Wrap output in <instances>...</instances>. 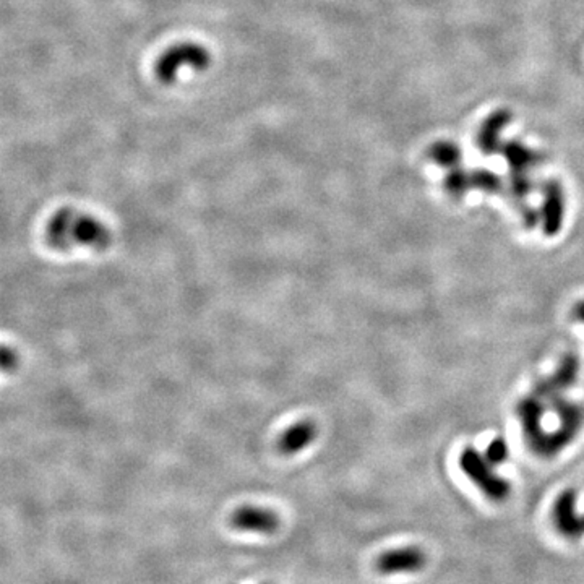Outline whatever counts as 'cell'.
<instances>
[{
	"instance_id": "1",
	"label": "cell",
	"mask_w": 584,
	"mask_h": 584,
	"mask_svg": "<svg viewBox=\"0 0 584 584\" xmlns=\"http://www.w3.org/2000/svg\"><path fill=\"white\" fill-rule=\"evenodd\" d=\"M46 240L49 247L59 252H68L75 247L105 252L112 242V236L107 226L102 225L97 217L75 210L72 206H65L54 213L49 220Z\"/></svg>"
},
{
	"instance_id": "2",
	"label": "cell",
	"mask_w": 584,
	"mask_h": 584,
	"mask_svg": "<svg viewBox=\"0 0 584 584\" xmlns=\"http://www.w3.org/2000/svg\"><path fill=\"white\" fill-rule=\"evenodd\" d=\"M549 406L556 414L560 420V427L555 432H547L539 443L531 450L540 458H554L559 455L561 450L573 443L576 435L580 434L581 427L584 425V406L580 403L570 401L561 395L552 398L549 401Z\"/></svg>"
},
{
	"instance_id": "3",
	"label": "cell",
	"mask_w": 584,
	"mask_h": 584,
	"mask_svg": "<svg viewBox=\"0 0 584 584\" xmlns=\"http://www.w3.org/2000/svg\"><path fill=\"white\" fill-rule=\"evenodd\" d=\"M210 52L196 42H179L169 47L162 56L157 59L155 72L157 80L165 85H174L179 80L180 73L192 70L201 72L208 68Z\"/></svg>"
},
{
	"instance_id": "4",
	"label": "cell",
	"mask_w": 584,
	"mask_h": 584,
	"mask_svg": "<svg viewBox=\"0 0 584 584\" xmlns=\"http://www.w3.org/2000/svg\"><path fill=\"white\" fill-rule=\"evenodd\" d=\"M460 467L474 485L482 490L487 499L501 501L511 492V485L505 477L495 472V466L490 465L485 455L474 446H466L460 455Z\"/></svg>"
},
{
	"instance_id": "5",
	"label": "cell",
	"mask_w": 584,
	"mask_h": 584,
	"mask_svg": "<svg viewBox=\"0 0 584 584\" xmlns=\"http://www.w3.org/2000/svg\"><path fill=\"white\" fill-rule=\"evenodd\" d=\"M566 201L564 185L560 180L549 179L542 187V206H540V216H542V231L547 237L559 236L565 221Z\"/></svg>"
},
{
	"instance_id": "6",
	"label": "cell",
	"mask_w": 584,
	"mask_h": 584,
	"mask_svg": "<svg viewBox=\"0 0 584 584\" xmlns=\"http://www.w3.org/2000/svg\"><path fill=\"white\" fill-rule=\"evenodd\" d=\"M578 375H580V359H578L576 354H565L552 375L536 381L532 390L534 395L539 396L540 400L550 401L552 398L561 395L565 390L575 385Z\"/></svg>"
},
{
	"instance_id": "7",
	"label": "cell",
	"mask_w": 584,
	"mask_h": 584,
	"mask_svg": "<svg viewBox=\"0 0 584 584\" xmlns=\"http://www.w3.org/2000/svg\"><path fill=\"white\" fill-rule=\"evenodd\" d=\"M229 525L236 531L265 534L271 536L281 526V520L276 511L256 505H242L229 518Z\"/></svg>"
},
{
	"instance_id": "8",
	"label": "cell",
	"mask_w": 584,
	"mask_h": 584,
	"mask_svg": "<svg viewBox=\"0 0 584 584\" xmlns=\"http://www.w3.org/2000/svg\"><path fill=\"white\" fill-rule=\"evenodd\" d=\"M576 503L578 494L575 489H565L554 501L552 521L564 537L580 539L584 536V515H578Z\"/></svg>"
},
{
	"instance_id": "9",
	"label": "cell",
	"mask_w": 584,
	"mask_h": 584,
	"mask_svg": "<svg viewBox=\"0 0 584 584\" xmlns=\"http://www.w3.org/2000/svg\"><path fill=\"white\" fill-rule=\"evenodd\" d=\"M427 564V556L419 547H401L386 550L376 559V570L381 575H400V573H416Z\"/></svg>"
},
{
	"instance_id": "10",
	"label": "cell",
	"mask_w": 584,
	"mask_h": 584,
	"mask_svg": "<svg viewBox=\"0 0 584 584\" xmlns=\"http://www.w3.org/2000/svg\"><path fill=\"white\" fill-rule=\"evenodd\" d=\"M516 416L521 422L523 435H525L529 450H532L539 443L540 439L547 434L542 425L545 416L544 400H540L536 395L523 398L516 405Z\"/></svg>"
},
{
	"instance_id": "11",
	"label": "cell",
	"mask_w": 584,
	"mask_h": 584,
	"mask_svg": "<svg viewBox=\"0 0 584 584\" xmlns=\"http://www.w3.org/2000/svg\"><path fill=\"white\" fill-rule=\"evenodd\" d=\"M511 120L513 114L508 109H496L485 117L476 135V146L484 155L490 156L501 150V145H503L501 133L511 124Z\"/></svg>"
},
{
	"instance_id": "12",
	"label": "cell",
	"mask_w": 584,
	"mask_h": 584,
	"mask_svg": "<svg viewBox=\"0 0 584 584\" xmlns=\"http://www.w3.org/2000/svg\"><path fill=\"white\" fill-rule=\"evenodd\" d=\"M318 435V429H316V424L310 419H302L294 422L280 435L278 439L276 448L281 455L285 456H292L297 455L302 450L307 448L314 443V440Z\"/></svg>"
},
{
	"instance_id": "13",
	"label": "cell",
	"mask_w": 584,
	"mask_h": 584,
	"mask_svg": "<svg viewBox=\"0 0 584 584\" xmlns=\"http://www.w3.org/2000/svg\"><path fill=\"white\" fill-rule=\"evenodd\" d=\"M501 156L510 166L511 171H531L534 166H537L542 161V155L526 146L523 141L508 140L501 145Z\"/></svg>"
},
{
	"instance_id": "14",
	"label": "cell",
	"mask_w": 584,
	"mask_h": 584,
	"mask_svg": "<svg viewBox=\"0 0 584 584\" xmlns=\"http://www.w3.org/2000/svg\"><path fill=\"white\" fill-rule=\"evenodd\" d=\"M427 157L436 166L453 169L461 165L463 150L460 145L451 140H436L429 146Z\"/></svg>"
},
{
	"instance_id": "15",
	"label": "cell",
	"mask_w": 584,
	"mask_h": 584,
	"mask_svg": "<svg viewBox=\"0 0 584 584\" xmlns=\"http://www.w3.org/2000/svg\"><path fill=\"white\" fill-rule=\"evenodd\" d=\"M443 189L451 198H463L471 190V174L460 166L450 169L443 179Z\"/></svg>"
},
{
	"instance_id": "16",
	"label": "cell",
	"mask_w": 584,
	"mask_h": 584,
	"mask_svg": "<svg viewBox=\"0 0 584 584\" xmlns=\"http://www.w3.org/2000/svg\"><path fill=\"white\" fill-rule=\"evenodd\" d=\"M471 174V189L482 190L485 193H499L503 190V179L487 167H476Z\"/></svg>"
},
{
	"instance_id": "17",
	"label": "cell",
	"mask_w": 584,
	"mask_h": 584,
	"mask_svg": "<svg viewBox=\"0 0 584 584\" xmlns=\"http://www.w3.org/2000/svg\"><path fill=\"white\" fill-rule=\"evenodd\" d=\"M534 182L529 177L528 171H511L510 182H508V192L515 200H525L526 196L532 192Z\"/></svg>"
},
{
	"instance_id": "18",
	"label": "cell",
	"mask_w": 584,
	"mask_h": 584,
	"mask_svg": "<svg viewBox=\"0 0 584 584\" xmlns=\"http://www.w3.org/2000/svg\"><path fill=\"white\" fill-rule=\"evenodd\" d=\"M484 455L485 458H487V461L490 463V465H494V466L503 465L510 456V446L508 443H506L505 439H501V436H495V439L487 445Z\"/></svg>"
},
{
	"instance_id": "19",
	"label": "cell",
	"mask_w": 584,
	"mask_h": 584,
	"mask_svg": "<svg viewBox=\"0 0 584 584\" xmlns=\"http://www.w3.org/2000/svg\"><path fill=\"white\" fill-rule=\"evenodd\" d=\"M520 215H521L523 226H525L526 229H534V227H537V226L540 225V222H542V216H540V210H536V208H534V206L521 205Z\"/></svg>"
},
{
	"instance_id": "20",
	"label": "cell",
	"mask_w": 584,
	"mask_h": 584,
	"mask_svg": "<svg viewBox=\"0 0 584 584\" xmlns=\"http://www.w3.org/2000/svg\"><path fill=\"white\" fill-rule=\"evenodd\" d=\"M2 362H4V370H8L10 367H15L16 364V354L12 349L5 347L2 352Z\"/></svg>"
},
{
	"instance_id": "21",
	"label": "cell",
	"mask_w": 584,
	"mask_h": 584,
	"mask_svg": "<svg viewBox=\"0 0 584 584\" xmlns=\"http://www.w3.org/2000/svg\"><path fill=\"white\" fill-rule=\"evenodd\" d=\"M573 318L580 321V323H584V300L575 305V309H573Z\"/></svg>"
}]
</instances>
